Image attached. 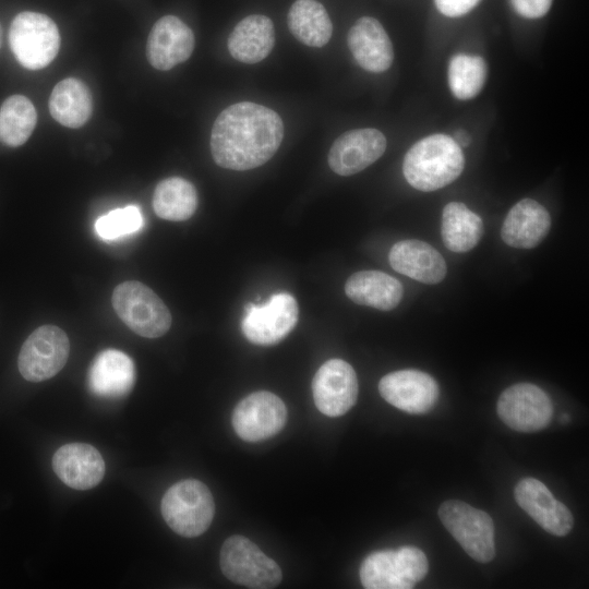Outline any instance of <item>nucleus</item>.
<instances>
[{"mask_svg":"<svg viewBox=\"0 0 589 589\" xmlns=\"http://www.w3.org/2000/svg\"><path fill=\"white\" fill-rule=\"evenodd\" d=\"M69 353L67 334L58 326L43 325L22 345L17 359L19 371L26 381H46L62 370Z\"/></svg>","mask_w":589,"mask_h":589,"instance_id":"9","label":"nucleus"},{"mask_svg":"<svg viewBox=\"0 0 589 589\" xmlns=\"http://www.w3.org/2000/svg\"><path fill=\"white\" fill-rule=\"evenodd\" d=\"M298 316L297 300L288 292H279L264 304L249 303L241 321V330L250 342L272 346L294 328Z\"/></svg>","mask_w":589,"mask_h":589,"instance_id":"10","label":"nucleus"},{"mask_svg":"<svg viewBox=\"0 0 589 589\" xmlns=\"http://www.w3.org/2000/svg\"><path fill=\"white\" fill-rule=\"evenodd\" d=\"M286 421L284 401L266 390L254 392L241 399L231 419L235 432L247 442H261L276 435Z\"/></svg>","mask_w":589,"mask_h":589,"instance_id":"12","label":"nucleus"},{"mask_svg":"<svg viewBox=\"0 0 589 589\" xmlns=\"http://www.w3.org/2000/svg\"><path fill=\"white\" fill-rule=\"evenodd\" d=\"M194 44V34L184 22L175 15H165L149 32L146 57L153 68L167 71L188 60Z\"/></svg>","mask_w":589,"mask_h":589,"instance_id":"17","label":"nucleus"},{"mask_svg":"<svg viewBox=\"0 0 589 589\" xmlns=\"http://www.w3.org/2000/svg\"><path fill=\"white\" fill-rule=\"evenodd\" d=\"M92 111V94L84 82L68 77L56 84L49 97V112L56 121L77 129L87 122Z\"/></svg>","mask_w":589,"mask_h":589,"instance_id":"25","label":"nucleus"},{"mask_svg":"<svg viewBox=\"0 0 589 589\" xmlns=\"http://www.w3.org/2000/svg\"><path fill=\"white\" fill-rule=\"evenodd\" d=\"M52 468L64 484L75 490L96 486L106 469L100 453L85 443L62 445L52 457Z\"/></svg>","mask_w":589,"mask_h":589,"instance_id":"18","label":"nucleus"},{"mask_svg":"<svg viewBox=\"0 0 589 589\" xmlns=\"http://www.w3.org/2000/svg\"><path fill=\"white\" fill-rule=\"evenodd\" d=\"M517 504L546 532L563 537L573 528L570 510L540 480L521 479L515 486Z\"/></svg>","mask_w":589,"mask_h":589,"instance_id":"16","label":"nucleus"},{"mask_svg":"<svg viewBox=\"0 0 589 589\" xmlns=\"http://www.w3.org/2000/svg\"><path fill=\"white\" fill-rule=\"evenodd\" d=\"M290 33L309 47H323L333 33V24L324 5L316 0L294 1L287 15Z\"/></svg>","mask_w":589,"mask_h":589,"instance_id":"26","label":"nucleus"},{"mask_svg":"<svg viewBox=\"0 0 589 589\" xmlns=\"http://www.w3.org/2000/svg\"><path fill=\"white\" fill-rule=\"evenodd\" d=\"M143 223L141 209L129 205L100 216L95 223V230L101 239L113 240L139 231Z\"/></svg>","mask_w":589,"mask_h":589,"instance_id":"31","label":"nucleus"},{"mask_svg":"<svg viewBox=\"0 0 589 589\" xmlns=\"http://www.w3.org/2000/svg\"><path fill=\"white\" fill-rule=\"evenodd\" d=\"M284 137V123L273 109L240 101L224 109L211 133V153L221 168L244 171L268 161Z\"/></svg>","mask_w":589,"mask_h":589,"instance_id":"1","label":"nucleus"},{"mask_svg":"<svg viewBox=\"0 0 589 589\" xmlns=\"http://www.w3.org/2000/svg\"><path fill=\"white\" fill-rule=\"evenodd\" d=\"M386 149L385 135L373 128L342 133L333 143L328 165L339 176L358 173L376 161Z\"/></svg>","mask_w":589,"mask_h":589,"instance_id":"15","label":"nucleus"},{"mask_svg":"<svg viewBox=\"0 0 589 589\" xmlns=\"http://www.w3.org/2000/svg\"><path fill=\"white\" fill-rule=\"evenodd\" d=\"M551 228V216L540 203L522 199L507 213L502 229L503 241L516 249H532L539 245Z\"/></svg>","mask_w":589,"mask_h":589,"instance_id":"22","label":"nucleus"},{"mask_svg":"<svg viewBox=\"0 0 589 589\" xmlns=\"http://www.w3.org/2000/svg\"><path fill=\"white\" fill-rule=\"evenodd\" d=\"M483 235L480 216L464 203L450 202L442 213L441 236L444 245L453 252L464 253L473 249Z\"/></svg>","mask_w":589,"mask_h":589,"instance_id":"27","label":"nucleus"},{"mask_svg":"<svg viewBox=\"0 0 589 589\" xmlns=\"http://www.w3.org/2000/svg\"><path fill=\"white\" fill-rule=\"evenodd\" d=\"M37 112L23 95L8 97L0 107V142L10 147L23 145L35 129Z\"/></svg>","mask_w":589,"mask_h":589,"instance_id":"29","label":"nucleus"},{"mask_svg":"<svg viewBox=\"0 0 589 589\" xmlns=\"http://www.w3.org/2000/svg\"><path fill=\"white\" fill-rule=\"evenodd\" d=\"M481 0H434L436 9L445 16L459 17L469 13Z\"/></svg>","mask_w":589,"mask_h":589,"instance_id":"33","label":"nucleus"},{"mask_svg":"<svg viewBox=\"0 0 589 589\" xmlns=\"http://www.w3.org/2000/svg\"><path fill=\"white\" fill-rule=\"evenodd\" d=\"M316 408L328 417L350 410L358 397V378L353 368L341 359H330L316 371L312 381Z\"/></svg>","mask_w":589,"mask_h":589,"instance_id":"13","label":"nucleus"},{"mask_svg":"<svg viewBox=\"0 0 589 589\" xmlns=\"http://www.w3.org/2000/svg\"><path fill=\"white\" fill-rule=\"evenodd\" d=\"M133 360L118 349L100 351L91 363L87 383L91 392L104 398L128 395L135 383Z\"/></svg>","mask_w":589,"mask_h":589,"instance_id":"20","label":"nucleus"},{"mask_svg":"<svg viewBox=\"0 0 589 589\" xmlns=\"http://www.w3.org/2000/svg\"><path fill=\"white\" fill-rule=\"evenodd\" d=\"M453 139L460 147L468 146L471 141L469 133L464 129L457 130Z\"/></svg>","mask_w":589,"mask_h":589,"instance_id":"34","label":"nucleus"},{"mask_svg":"<svg viewBox=\"0 0 589 589\" xmlns=\"http://www.w3.org/2000/svg\"><path fill=\"white\" fill-rule=\"evenodd\" d=\"M197 193L194 185L180 177L161 180L153 194L155 214L170 221L189 219L196 211Z\"/></svg>","mask_w":589,"mask_h":589,"instance_id":"28","label":"nucleus"},{"mask_svg":"<svg viewBox=\"0 0 589 589\" xmlns=\"http://www.w3.org/2000/svg\"><path fill=\"white\" fill-rule=\"evenodd\" d=\"M510 3L515 12L520 16L539 19L549 12L552 0H510Z\"/></svg>","mask_w":589,"mask_h":589,"instance_id":"32","label":"nucleus"},{"mask_svg":"<svg viewBox=\"0 0 589 589\" xmlns=\"http://www.w3.org/2000/svg\"><path fill=\"white\" fill-rule=\"evenodd\" d=\"M497 414L510 429L518 432H537L551 421L553 406L544 390L531 383H517L498 397Z\"/></svg>","mask_w":589,"mask_h":589,"instance_id":"11","label":"nucleus"},{"mask_svg":"<svg viewBox=\"0 0 589 589\" xmlns=\"http://www.w3.org/2000/svg\"><path fill=\"white\" fill-rule=\"evenodd\" d=\"M111 303L120 320L142 337H160L171 326V314L167 305L140 281L119 284L112 292Z\"/></svg>","mask_w":589,"mask_h":589,"instance_id":"5","label":"nucleus"},{"mask_svg":"<svg viewBox=\"0 0 589 589\" xmlns=\"http://www.w3.org/2000/svg\"><path fill=\"white\" fill-rule=\"evenodd\" d=\"M378 392L392 406L414 414L430 411L440 394L438 385L430 374L413 369L384 375Z\"/></svg>","mask_w":589,"mask_h":589,"instance_id":"14","label":"nucleus"},{"mask_svg":"<svg viewBox=\"0 0 589 589\" xmlns=\"http://www.w3.org/2000/svg\"><path fill=\"white\" fill-rule=\"evenodd\" d=\"M438 517L462 550L474 561L488 563L495 555L494 522L490 515L458 500L441 504Z\"/></svg>","mask_w":589,"mask_h":589,"instance_id":"8","label":"nucleus"},{"mask_svg":"<svg viewBox=\"0 0 589 589\" xmlns=\"http://www.w3.org/2000/svg\"><path fill=\"white\" fill-rule=\"evenodd\" d=\"M223 574L231 581L253 589H269L283 578L277 563L243 536H231L220 549Z\"/></svg>","mask_w":589,"mask_h":589,"instance_id":"7","label":"nucleus"},{"mask_svg":"<svg viewBox=\"0 0 589 589\" xmlns=\"http://www.w3.org/2000/svg\"><path fill=\"white\" fill-rule=\"evenodd\" d=\"M274 45V24L263 14H251L241 20L231 31L227 41L231 57L247 64L265 59Z\"/></svg>","mask_w":589,"mask_h":589,"instance_id":"23","label":"nucleus"},{"mask_svg":"<svg viewBox=\"0 0 589 589\" xmlns=\"http://www.w3.org/2000/svg\"><path fill=\"white\" fill-rule=\"evenodd\" d=\"M9 43L16 60L28 70L47 67L57 56L60 34L48 15L24 11L12 21Z\"/></svg>","mask_w":589,"mask_h":589,"instance_id":"6","label":"nucleus"},{"mask_svg":"<svg viewBox=\"0 0 589 589\" xmlns=\"http://www.w3.org/2000/svg\"><path fill=\"white\" fill-rule=\"evenodd\" d=\"M388 260L399 274L428 285L442 281L447 272L442 254L420 240L396 242L389 251Z\"/></svg>","mask_w":589,"mask_h":589,"instance_id":"21","label":"nucleus"},{"mask_svg":"<svg viewBox=\"0 0 589 589\" xmlns=\"http://www.w3.org/2000/svg\"><path fill=\"white\" fill-rule=\"evenodd\" d=\"M347 44L358 64L369 72H384L393 63L390 38L374 17L362 16L357 20L348 32Z\"/></svg>","mask_w":589,"mask_h":589,"instance_id":"19","label":"nucleus"},{"mask_svg":"<svg viewBox=\"0 0 589 589\" xmlns=\"http://www.w3.org/2000/svg\"><path fill=\"white\" fill-rule=\"evenodd\" d=\"M429 569L425 554L406 545L369 554L360 566V580L366 589H409L424 578Z\"/></svg>","mask_w":589,"mask_h":589,"instance_id":"4","label":"nucleus"},{"mask_svg":"<svg viewBox=\"0 0 589 589\" xmlns=\"http://www.w3.org/2000/svg\"><path fill=\"white\" fill-rule=\"evenodd\" d=\"M464 167L462 149L454 139L446 134H432L408 149L402 172L412 188L431 192L455 181Z\"/></svg>","mask_w":589,"mask_h":589,"instance_id":"2","label":"nucleus"},{"mask_svg":"<svg viewBox=\"0 0 589 589\" xmlns=\"http://www.w3.org/2000/svg\"><path fill=\"white\" fill-rule=\"evenodd\" d=\"M160 509L165 521L176 533L194 538L211 526L215 503L209 489L203 482L187 479L166 491Z\"/></svg>","mask_w":589,"mask_h":589,"instance_id":"3","label":"nucleus"},{"mask_svg":"<svg viewBox=\"0 0 589 589\" xmlns=\"http://www.w3.org/2000/svg\"><path fill=\"white\" fill-rule=\"evenodd\" d=\"M345 292L357 304L389 311L400 303L404 288L398 279L384 272L360 271L347 279Z\"/></svg>","mask_w":589,"mask_h":589,"instance_id":"24","label":"nucleus"},{"mask_svg":"<svg viewBox=\"0 0 589 589\" xmlns=\"http://www.w3.org/2000/svg\"><path fill=\"white\" fill-rule=\"evenodd\" d=\"M486 74L488 68L482 57L467 53L453 56L447 70L452 94L460 100L476 97L485 83Z\"/></svg>","mask_w":589,"mask_h":589,"instance_id":"30","label":"nucleus"}]
</instances>
